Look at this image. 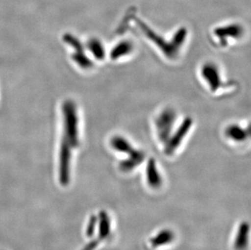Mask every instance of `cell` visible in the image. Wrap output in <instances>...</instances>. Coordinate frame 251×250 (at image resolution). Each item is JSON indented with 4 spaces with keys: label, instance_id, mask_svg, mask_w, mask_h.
I'll return each instance as SVG.
<instances>
[{
    "label": "cell",
    "instance_id": "1",
    "mask_svg": "<svg viewBox=\"0 0 251 250\" xmlns=\"http://www.w3.org/2000/svg\"><path fill=\"white\" fill-rule=\"evenodd\" d=\"M62 109L65 130L64 138L69 142L72 148H76L79 145L78 116L76 105L71 100H67L63 104Z\"/></svg>",
    "mask_w": 251,
    "mask_h": 250
},
{
    "label": "cell",
    "instance_id": "2",
    "mask_svg": "<svg viewBox=\"0 0 251 250\" xmlns=\"http://www.w3.org/2000/svg\"><path fill=\"white\" fill-rule=\"evenodd\" d=\"M71 148L69 142L64 137L59 152V182L63 186H67L70 182Z\"/></svg>",
    "mask_w": 251,
    "mask_h": 250
},
{
    "label": "cell",
    "instance_id": "3",
    "mask_svg": "<svg viewBox=\"0 0 251 250\" xmlns=\"http://www.w3.org/2000/svg\"><path fill=\"white\" fill-rule=\"evenodd\" d=\"M175 121L176 113L173 109H165L159 114L156 120V128L158 137L162 142H168Z\"/></svg>",
    "mask_w": 251,
    "mask_h": 250
},
{
    "label": "cell",
    "instance_id": "4",
    "mask_svg": "<svg viewBox=\"0 0 251 250\" xmlns=\"http://www.w3.org/2000/svg\"><path fill=\"white\" fill-rule=\"evenodd\" d=\"M192 119L190 117L185 119V121H183L180 127H178V129L176 131L173 137H169V139L166 142L165 149H164V152L166 154L171 155L172 153L175 152L176 150L177 149L178 147L181 144L185 136L187 135L188 132L192 127Z\"/></svg>",
    "mask_w": 251,
    "mask_h": 250
},
{
    "label": "cell",
    "instance_id": "5",
    "mask_svg": "<svg viewBox=\"0 0 251 250\" xmlns=\"http://www.w3.org/2000/svg\"><path fill=\"white\" fill-rule=\"evenodd\" d=\"M137 23H138L139 28L146 34V36L148 37L152 42H154L159 48H161V50H163L164 54H166L167 56L169 57V58H174L176 56V54H177V51L173 48L171 43H166L160 36L157 35L154 31L151 29L142 21L137 19Z\"/></svg>",
    "mask_w": 251,
    "mask_h": 250
},
{
    "label": "cell",
    "instance_id": "6",
    "mask_svg": "<svg viewBox=\"0 0 251 250\" xmlns=\"http://www.w3.org/2000/svg\"><path fill=\"white\" fill-rule=\"evenodd\" d=\"M201 75L208 84L210 89L214 92L221 87L222 84L221 74L218 68L215 64L211 63L205 64L201 69Z\"/></svg>",
    "mask_w": 251,
    "mask_h": 250
},
{
    "label": "cell",
    "instance_id": "7",
    "mask_svg": "<svg viewBox=\"0 0 251 250\" xmlns=\"http://www.w3.org/2000/svg\"><path fill=\"white\" fill-rule=\"evenodd\" d=\"M128 158L121 161L119 164L120 170L123 173H129L137 168L144 161L145 153L142 151L134 150L133 152L128 154Z\"/></svg>",
    "mask_w": 251,
    "mask_h": 250
},
{
    "label": "cell",
    "instance_id": "8",
    "mask_svg": "<svg viewBox=\"0 0 251 250\" xmlns=\"http://www.w3.org/2000/svg\"><path fill=\"white\" fill-rule=\"evenodd\" d=\"M147 179L148 184L153 189H158L161 186L163 180L154 158H151L147 163Z\"/></svg>",
    "mask_w": 251,
    "mask_h": 250
},
{
    "label": "cell",
    "instance_id": "9",
    "mask_svg": "<svg viewBox=\"0 0 251 250\" xmlns=\"http://www.w3.org/2000/svg\"><path fill=\"white\" fill-rule=\"evenodd\" d=\"M250 225L247 222L240 225L237 230V236L235 238L234 248L236 250H247L249 243Z\"/></svg>",
    "mask_w": 251,
    "mask_h": 250
},
{
    "label": "cell",
    "instance_id": "10",
    "mask_svg": "<svg viewBox=\"0 0 251 250\" xmlns=\"http://www.w3.org/2000/svg\"><path fill=\"white\" fill-rule=\"evenodd\" d=\"M98 233H99V239L102 241L110 236L111 233V220L109 215L104 210L100 211L98 217Z\"/></svg>",
    "mask_w": 251,
    "mask_h": 250
},
{
    "label": "cell",
    "instance_id": "11",
    "mask_svg": "<svg viewBox=\"0 0 251 250\" xmlns=\"http://www.w3.org/2000/svg\"><path fill=\"white\" fill-rule=\"evenodd\" d=\"M215 34L221 38V41L225 42L227 38H239L240 37H242L243 34V28H242V26L238 25H231L216 28Z\"/></svg>",
    "mask_w": 251,
    "mask_h": 250
},
{
    "label": "cell",
    "instance_id": "12",
    "mask_svg": "<svg viewBox=\"0 0 251 250\" xmlns=\"http://www.w3.org/2000/svg\"><path fill=\"white\" fill-rule=\"evenodd\" d=\"M174 239H175V235L173 231H171L169 229H164L159 231L156 236L152 237L150 242L152 247L157 248L159 246H166L168 244L172 243L174 241Z\"/></svg>",
    "mask_w": 251,
    "mask_h": 250
},
{
    "label": "cell",
    "instance_id": "13",
    "mask_svg": "<svg viewBox=\"0 0 251 250\" xmlns=\"http://www.w3.org/2000/svg\"><path fill=\"white\" fill-rule=\"evenodd\" d=\"M133 45L130 41H122L114 47L111 51V58L113 60L118 59L121 57L126 56L133 51Z\"/></svg>",
    "mask_w": 251,
    "mask_h": 250
},
{
    "label": "cell",
    "instance_id": "14",
    "mask_svg": "<svg viewBox=\"0 0 251 250\" xmlns=\"http://www.w3.org/2000/svg\"><path fill=\"white\" fill-rule=\"evenodd\" d=\"M111 146L115 150L127 153V154H130L135 150L133 149L130 143L128 142V140H126L125 137L121 136L113 137V138L111 140Z\"/></svg>",
    "mask_w": 251,
    "mask_h": 250
},
{
    "label": "cell",
    "instance_id": "15",
    "mask_svg": "<svg viewBox=\"0 0 251 250\" xmlns=\"http://www.w3.org/2000/svg\"><path fill=\"white\" fill-rule=\"evenodd\" d=\"M226 135L230 139L234 142H243L247 139V132L238 125H230L226 129Z\"/></svg>",
    "mask_w": 251,
    "mask_h": 250
},
{
    "label": "cell",
    "instance_id": "16",
    "mask_svg": "<svg viewBox=\"0 0 251 250\" xmlns=\"http://www.w3.org/2000/svg\"><path fill=\"white\" fill-rule=\"evenodd\" d=\"M87 48L96 59H103L105 57V49L102 43L97 38H91L88 41Z\"/></svg>",
    "mask_w": 251,
    "mask_h": 250
},
{
    "label": "cell",
    "instance_id": "17",
    "mask_svg": "<svg viewBox=\"0 0 251 250\" xmlns=\"http://www.w3.org/2000/svg\"><path fill=\"white\" fill-rule=\"evenodd\" d=\"M187 36V30L185 28H181L175 33V35L173 38V41L171 42V44L173 48L178 52L179 49L181 48V46L185 43V38Z\"/></svg>",
    "mask_w": 251,
    "mask_h": 250
},
{
    "label": "cell",
    "instance_id": "18",
    "mask_svg": "<svg viewBox=\"0 0 251 250\" xmlns=\"http://www.w3.org/2000/svg\"><path fill=\"white\" fill-rule=\"evenodd\" d=\"M73 59L82 69H88L92 68V61L85 55L84 52H75L73 54Z\"/></svg>",
    "mask_w": 251,
    "mask_h": 250
},
{
    "label": "cell",
    "instance_id": "19",
    "mask_svg": "<svg viewBox=\"0 0 251 250\" xmlns=\"http://www.w3.org/2000/svg\"><path fill=\"white\" fill-rule=\"evenodd\" d=\"M64 43H66L68 45L71 46L76 52H84V47L81 42L70 33L64 34Z\"/></svg>",
    "mask_w": 251,
    "mask_h": 250
},
{
    "label": "cell",
    "instance_id": "20",
    "mask_svg": "<svg viewBox=\"0 0 251 250\" xmlns=\"http://www.w3.org/2000/svg\"><path fill=\"white\" fill-rule=\"evenodd\" d=\"M98 226V217L95 215H92L90 218L87 226H86V236L89 238H92L95 233V230Z\"/></svg>",
    "mask_w": 251,
    "mask_h": 250
},
{
    "label": "cell",
    "instance_id": "21",
    "mask_svg": "<svg viewBox=\"0 0 251 250\" xmlns=\"http://www.w3.org/2000/svg\"><path fill=\"white\" fill-rule=\"evenodd\" d=\"M100 242H101V241L99 238L96 239V240H93V241L89 242L81 250H95V249L97 248V246H99Z\"/></svg>",
    "mask_w": 251,
    "mask_h": 250
}]
</instances>
